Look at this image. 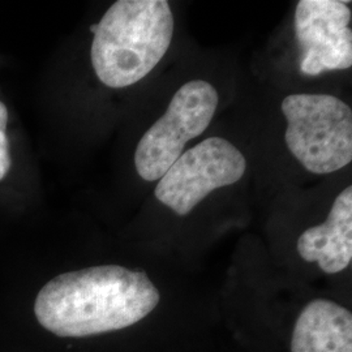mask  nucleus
I'll return each mask as SVG.
<instances>
[{"label":"nucleus","instance_id":"1","mask_svg":"<svg viewBox=\"0 0 352 352\" xmlns=\"http://www.w3.org/2000/svg\"><path fill=\"white\" fill-rule=\"evenodd\" d=\"M160 299L146 273L102 265L52 278L38 292L34 315L58 337L84 338L138 324Z\"/></svg>","mask_w":352,"mask_h":352},{"label":"nucleus","instance_id":"2","mask_svg":"<svg viewBox=\"0 0 352 352\" xmlns=\"http://www.w3.org/2000/svg\"><path fill=\"white\" fill-rule=\"evenodd\" d=\"M90 30L96 75L109 88H126L162 60L173 39L174 17L166 0H119Z\"/></svg>","mask_w":352,"mask_h":352},{"label":"nucleus","instance_id":"3","mask_svg":"<svg viewBox=\"0 0 352 352\" xmlns=\"http://www.w3.org/2000/svg\"><path fill=\"white\" fill-rule=\"evenodd\" d=\"M287 119L285 141L314 174H331L351 162L352 111L327 94H292L282 101Z\"/></svg>","mask_w":352,"mask_h":352},{"label":"nucleus","instance_id":"4","mask_svg":"<svg viewBox=\"0 0 352 352\" xmlns=\"http://www.w3.org/2000/svg\"><path fill=\"white\" fill-rule=\"evenodd\" d=\"M217 90L204 80H192L179 89L167 111L145 132L135 153L139 175L146 182L160 180L212 123L218 106Z\"/></svg>","mask_w":352,"mask_h":352},{"label":"nucleus","instance_id":"5","mask_svg":"<svg viewBox=\"0 0 352 352\" xmlns=\"http://www.w3.org/2000/svg\"><path fill=\"white\" fill-rule=\"evenodd\" d=\"M247 162L230 141L212 138L184 151L155 187V197L177 215H187L214 189L235 184Z\"/></svg>","mask_w":352,"mask_h":352},{"label":"nucleus","instance_id":"6","mask_svg":"<svg viewBox=\"0 0 352 352\" xmlns=\"http://www.w3.org/2000/svg\"><path fill=\"white\" fill-rule=\"evenodd\" d=\"M351 10L346 1L302 0L295 11V32L302 51V74L347 69L352 65Z\"/></svg>","mask_w":352,"mask_h":352},{"label":"nucleus","instance_id":"7","mask_svg":"<svg viewBox=\"0 0 352 352\" xmlns=\"http://www.w3.org/2000/svg\"><path fill=\"white\" fill-rule=\"evenodd\" d=\"M296 247L302 260L317 263L327 274H337L351 264V186L336 199L327 222L305 230Z\"/></svg>","mask_w":352,"mask_h":352},{"label":"nucleus","instance_id":"8","mask_svg":"<svg viewBox=\"0 0 352 352\" xmlns=\"http://www.w3.org/2000/svg\"><path fill=\"white\" fill-rule=\"evenodd\" d=\"M291 352H352L351 312L327 299L312 300L296 320Z\"/></svg>","mask_w":352,"mask_h":352},{"label":"nucleus","instance_id":"9","mask_svg":"<svg viewBox=\"0 0 352 352\" xmlns=\"http://www.w3.org/2000/svg\"><path fill=\"white\" fill-rule=\"evenodd\" d=\"M7 124H8V109L0 101V182L8 175L12 160L10 151V140L7 136Z\"/></svg>","mask_w":352,"mask_h":352}]
</instances>
